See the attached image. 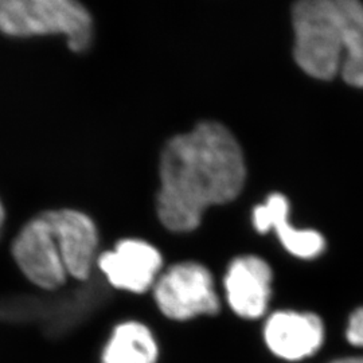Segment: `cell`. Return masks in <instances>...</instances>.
I'll return each mask as SVG.
<instances>
[{
  "instance_id": "6da1fadb",
  "label": "cell",
  "mask_w": 363,
  "mask_h": 363,
  "mask_svg": "<svg viewBox=\"0 0 363 363\" xmlns=\"http://www.w3.org/2000/svg\"><path fill=\"white\" fill-rule=\"evenodd\" d=\"M156 211L177 233L196 229L206 208L233 201L247 179L242 148L233 133L214 121L169 140L160 156Z\"/></svg>"
},
{
  "instance_id": "7a4b0ae2",
  "label": "cell",
  "mask_w": 363,
  "mask_h": 363,
  "mask_svg": "<svg viewBox=\"0 0 363 363\" xmlns=\"http://www.w3.org/2000/svg\"><path fill=\"white\" fill-rule=\"evenodd\" d=\"M294 55L308 76H337L363 88V3L358 0H303L294 6Z\"/></svg>"
},
{
  "instance_id": "3957f363",
  "label": "cell",
  "mask_w": 363,
  "mask_h": 363,
  "mask_svg": "<svg viewBox=\"0 0 363 363\" xmlns=\"http://www.w3.org/2000/svg\"><path fill=\"white\" fill-rule=\"evenodd\" d=\"M0 33L13 38L62 35L72 52H84L94 26L88 9L76 0H0Z\"/></svg>"
},
{
  "instance_id": "277c9868",
  "label": "cell",
  "mask_w": 363,
  "mask_h": 363,
  "mask_svg": "<svg viewBox=\"0 0 363 363\" xmlns=\"http://www.w3.org/2000/svg\"><path fill=\"white\" fill-rule=\"evenodd\" d=\"M152 291L157 310L172 322L216 316L220 311V298L211 273L194 261L175 264L160 273Z\"/></svg>"
},
{
  "instance_id": "5b68a950",
  "label": "cell",
  "mask_w": 363,
  "mask_h": 363,
  "mask_svg": "<svg viewBox=\"0 0 363 363\" xmlns=\"http://www.w3.org/2000/svg\"><path fill=\"white\" fill-rule=\"evenodd\" d=\"M11 253L27 280L43 291H57L69 279L61 247L46 211L26 222L15 235Z\"/></svg>"
},
{
  "instance_id": "8992f818",
  "label": "cell",
  "mask_w": 363,
  "mask_h": 363,
  "mask_svg": "<svg viewBox=\"0 0 363 363\" xmlns=\"http://www.w3.org/2000/svg\"><path fill=\"white\" fill-rule=\"evenodd\" d=\"M261 337L274 358L300 363L320 352L327 331L323 319L313 312L279 310L267 316Z\"/></svg>"
},
{
  "instance_id": "52a82bcc",
  "label": "cell",
  "mask_w": 363,
  "mask_h": 363,
  "mask_svg": "<svg viewBox=\"0 0 363 363\" xmlns=\"http://www.w3.org/2000/svg\"><path fill=\"white\" fill-rule=\"evenodd\" d=\"M96 267L109 286L139 295L155 286L163 257L154 245L143 240L127 238L97 256Z\"/></svg>"
},
{
  "instance_id": "ba28073f",
  "label": "cell",
  "mask_w": 363,
  "mask_h": 363,
  "mask_svg": "<svg viewBox=\"0 0 363 363\" xmlns=\"http://www.w3.org/2000/svg\"><path fill=\"white\" fill-rule=\"evenodd\" d=\"M272 268L259 256H240L230 262L223 286L230 310L244 320L268 313L272 298Z\"/></svg>"
},
{
  "instance_id": "9c48e42d",
  "label": "cell",
  "mask_w": 363,
  "mask_h": 363,
  "mask_svg": "<svg viewBox=\"0 0 363 363\" xmlns=\"http://www.w3.org/2000/svg\"><path fill=\"white\" fill-rule=\"evenodd\" d=\"M69 277L88 281L97 262L99 232L94 220L74 208L48 210Z\"/></svg>"
},
{
  "instance_id": "30bf717a",
  "label": "cell",
  "mask_w": 363,
  "mask_h": 363,
  "mask_svg": "<svg viewBox=\"0 0 363 363\" xmlns=\"http://www.w3.org/2000/svg\"><path fill=\"white\" fill-rule=\"evenodd\" d=\"M288 199L280 193H274L253 208V226L259 233L274 230L283 247L295 257L310 259L320 256L325 247V237L310 229H295L288 222Z\"/></svg>"
},
{
  "instance_id": "8fae6325",
  "label": "cell",
  "mask_w": 363,
  "mask_h": 363,
  "mask_svg": "<svg viewBox=\"0 0 363 363\" xmlns=\"http://www.w3.org/2000/svg\"><path fill=\"white\" fill-rule=\"evenodd\" d=\"M159 357V342L151 327L139 320H125L111 331L100 363H157Z\"/></svg>"
},
{
  "instance_id": "7c38bea8",
  "label": "cell",
  "mask_w": 363,
  "mask_h": 363,
  "mask_svg": "<svg viewBox=\"0 0 363 363\" xmlns=\"http://www.w3.org/2000/svg\"><path fill=\"white\" fill-rule=\"evenodd\" d=\"M345 337L351 346L363 349V307L351 312L345 328Z\"/></svg>"
},
{
  "instance_id": "4fadbf2b",
  "label": "cell",
  "mask_w": 363,
  "mask_h": 363,
  "mask_svg": "<svg viewBox=\"0 0 363 363\" xmlns=\"http://www.w3.org/2000/svg\"><path fill=\"white\" fill-rule=\"evenodd\" d=\"M325 363H363V357H359V355H343V357H337V358Z\"/></svg>"
},
{
  "instance_id": "5bb4252c",
  "label": "cell",
  "mask_w": 363,
  "mask_h": 363,
  "mask_svg": "<svg viewBox=\"0 0 363 363\" xmlns=\"http://www.w3.org/2000/svg\"><path fill=\"white\" fill-rule=\"evenodd\" d=\"M4 218H6V211H4V206H3V203H1V201H0V230H1V228H3Z\"/></svg>"
}]
</instances>
